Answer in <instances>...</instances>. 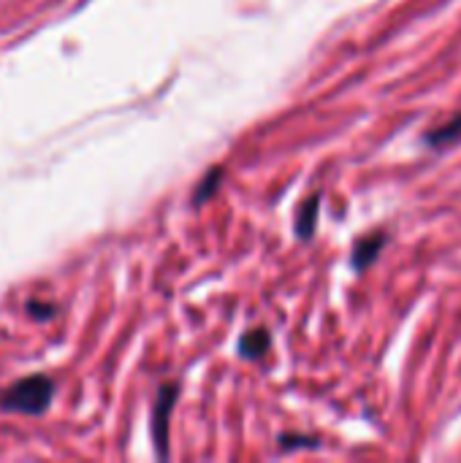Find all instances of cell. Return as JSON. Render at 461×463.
Masks as SVG:
<instances>
[{
  "mask_svg": "<svg viewBox=\"0 0 461 463\" xmlns=\"http://www.w3.org/2000/svg\"><path fill=\"white\" fill-rule=\"evenodd\" d=\"M52 396H54V383L43 374H35L3 391L0 410L16 412V415H43L52 404Z\"/></svg>",
  "mask_w": 461,
  "mask_h": 463,
  "instance_id": "6da1fadb",
  "label": "cell"
},
{
  "mask_svg": "<svg viewBox=\"0 0 461 463\" xmlns=\"http://www.w3.org/2000/svg\"><path fill=\"white\" fill-rule=\"evenodd\" d=\"M177 393L179 388L177 385H163L158 399H155V410H152V437H155V445H158V453L166 456V448H168V418H171V410L177 404Z\"/></svg>",
  "mask_w": 461,
  "mask_h": 463,
  "instance_id": "7a4b0ae2",
  "label": "cell"
},
{
  "mask_svg": "<svg viewBox=\"0 0 461 463\" xmlns=\"http://www.w3.org/2000/svg\"><path fill=\"white\" fill-rule=\"evenodd\" d=\"M383 244H386V233H372V236H364L359 244H356V250H353V266L361 271V269H367L378 255H380V250H383Z\"/></svg>",
  "mask_w": 461,
  "mask_h": 463,
  "instance_id": "3957f363",
  "label": "cell"
},
{
  "mask_svg": "<svg viewBox=\"0 0 461 463\" xmlns=\"http://www.w3.org/2000/svg\"><path fill=\"white\" fill-rule=\"evenodd\" d=\"M318 195H310L304 203H302V209H299V214H296V233H299V239H310L312 236V231H315V220H318Z\"/></svg>",
  "mask_w": 461,
  "mask_h": 463,
  "instance_id": "277c9868",
  "label": "cell"
},
{
  "mask_svg": "<svg viewBox=\"0 0 461 463\" xmlns=\"http://www.w3.org/2000/svg\"><path fill=\"white\" fill-rule=\"evenodd\" d=\"M269 331L266 328H253L242 342H239V353L245 358H261L269 350Z\"/></svg>",
  "mask_w": 461,
  "mask_h": 463,
  "instance_id": "5b68a950",
  "label": "cell"
},
{
  "mask_svg": "<svg viewBox=\"0 0 461 463\" xmlns=\"http://www.w3.org/2000/svg\"><path fill=\"white\" fill-rule=\"evenodd\" d=\"M456 141H461V114H456L443 128L427 133V144L429 146H448V144H456Z\"/></svg>",
  "mask_w": 461,
  "mask_h": 463,
  "instance_id": "8992f818",
  "label": "cell"
},
{
  "mask_svg": "<svg viewBox=\"0 0 461 463\" xmlns=\"http://www.w3.org/2000/svg\"><path fill=\"white\" fill-rule=\"evenodd\" d=\"M223 176V171L220 168H212L201 182H198V190H196V195H193V203L198 206V203H204L215 190H217V179Z\"/></svg>",
  "mask_w": 461,
  "mask_h": 463,
  "instance_id": "52a82bcc",
  "label": "cell"
},
{
  "mask_svg": "<svg viewBox=\"0 0 461 463\" xmlns=\"http://www.w3.org/2000/svg\"><path fill=\"white\" fill-rule=\"evenodd\" d=\"M280 445H283V448H288V450H291V448H296V445H310V448H315V439H307V437H283V439H280Z\"/></svg>",
  "mask_w": 461,
  "mask_h": 463,
  "instance_id": "ba28073f",
  "label": "cell"
}]
</instances>
